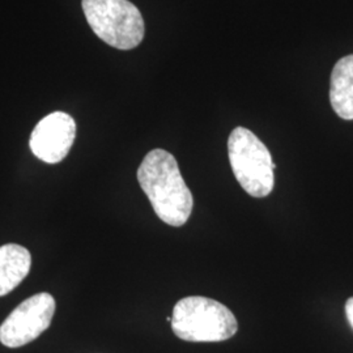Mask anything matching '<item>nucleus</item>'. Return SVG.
Segmentation results:
<instances>
[{
  "instance_id": "nucleus-1",
  "label": "nucleus",
  "mask_w": 353,
  "mask_h": 353,
  "mask_svg": "<svg viewBox=\"0 0 353 353\" xmlns=\"http://www.w3.org/2000/svg\"><path fill=\"white\" fill-rule=\"evenodd\" d=\"M138 181L153 211L165 224L172 227L186 224L194 199L172 153L164 150L150 152L138 169Z\"/></svg>"
},
{
  "instance_id": "nucleus-2",
  "label": "nucleus",
  "mask_w": 353,
  "mask_h": 353,
  "mask_svg": "<svg viewBox=\"0 0 353 353\" xmlns=\"http://www.w3.org/2000/svg\"><path fill=\"white\" fill-rule=\"evenodd\" d=\"M172 328L182 341L214 343L234 336L239 323L225 305L208 297L190 296L176 303Z\"/></svg>"
},
{
  "instance_id": "nucleus-3",
  "label": "nucleus",
  "mask_w": 353,
  "mask_h": 353,
  "mask_svg": "<svg viewBox=\"0 0 353 353\" xmlns=\"http://www.w3.org/2000/svg\"><path fill=\"white\" fill-rule=\"evenodd\" d=\"M232 170L241 188L254 198H265L275 185L271 153L259 138L245 127H236L228 139Z\"/></svg>"
},
{
  "instance_id": "nucleus-4",
  "label": "nucleus",
  "mask_w": 353,
  "mask_h": 353,
  "mask_svg": "<svg viewBox=\"0 0 353 353\" xmlns=\"http://www.w3.org/2000/svg\"><path fill=\"white\" fill-rule=\"evenodd\" d=\"M83 11L97 37L118 50H131L144 38V20L128 0H83Z\"/></svg>"
},
{
  "instance_id": "nucleus-5",
  "label": "nucleus",
  "mask_w": 353,
  "mask_h": 353,
  "mask_svg": "<svg viewBox=\"0 0 353 353\" xmlns=\"http://www.w3.org/2000/svg\"><path fill=\"white\" fill-rule=\"evenodd\" d=\"M55 313V300L49 293H38L20 303L0 326V341L19 348L46 331Z\"/></svg>"
},
{
  "instance_id": "nucleus-6",
  "label": "nucleus",
  "mask_w": 353,
  "mask_h": 353,
  "mask_svg": "<svg viewBox=\"0 0 353 353\" xmlns=\"http://www.w3.org/2000/svg\"><path fill=\"white\" fill-rule=\"evenodd\" d=\"M74 118L62 112L45 117L34 127L29 145L33 154L48 164H58L65 159L75 141Z\"/></svg>"
},
{
  "instance_id": "nucleus-7",
  "label": "nucleus",
  "mask_w": 353,
  "mask_h": 353,
  "mask_svg": "<svg viewBox=\"0 0 353 353\" xmlns=\"http://www.w3.org/2000/svg\"><path fill=\"white\" fill-rule=\"evenodd\" d=\"M30 267L32 256L24 246L16 243L0 246V297L19 287Z\"/></svg>"
},
{
  "instance_id": "nucleus-8",
  "label": "nucleus",
  "mask_w": 353,
  "mask_h": 353,
  "mask_svg": "<svg viewBox=\"0 0 353 353\" xmlns=\"http://www.w3.org/2000/svg\"><path fill=\"white\" fill-rule=\"evenodd\" d=\"M330 101L343 119H353V55L341 58L331 74Z\"/></svg>"
},
{
  "instance_id": "nucleus-9",
  "label": "nucleus",
  "mask_w": 353,
  "mask_h": 353,
  "mask_svg": "<svg viewBox=\"0 0 353 353\" xmlns=\"http://www.w3.org/2000/svg\"><path fill=\"white\" fill-rule=\"evenodd\" d=\"M345 314H347L348 322L351 323L353 328V297H351L345 303Z\"/></svg>"
}]
</instances>
